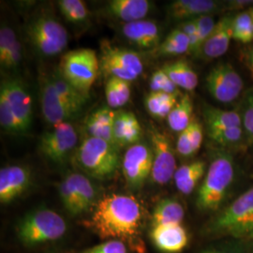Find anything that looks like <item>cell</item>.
Returning <instances> with one entry per match:
<instances>
[{
	"label": "cell",
	"mask_w": 253,
	"mask_h": 253,
	"mask_svg": "<svg viewBox=\"0 0 253 253\" xmlns=\"http://www.w3.org/2000/svg\"><path fill=\"white\" fill-rule=\"evenodd\" d=\"M117 113V111L103 107L91 114L86 121L87 131L91 137L102 139L110 144L116 145L114 141L113 128Z\"/></svg>",
	"instance_id": "cell-24"
},
{
	"label": "cell",
	"mask_w": 253,
	"mask_h": 253,
	"mask_svg": "<svg viewBox=\"0 0 253 253\" xmlns=\"http://www.w3.org/2000/svg\"><path fill=\"white\" fill-rule=\"evenodd\" d=\"M190 52V42L186 34L178 27L173 29L166 37L160 46L156 49V53L160 56L179 55Z\"/></svg>",
	"instance_id": "cell-31"
},
{
	"label": "cell",
	"mask_w": 253,
	"mask_h": 253,
	"mask_svg": "<svg viewBox=\"0 0 253 253\" xmlns=\"http://www.w3.org/2000/svg\"><path fill=\"white\" fill-rule=\"evenodd\" d=\"M100 68L108 78L115 77L131 83L143 73L144 64L140 54L134 51L105 43L102 46Z\"/></svg>",
	"instance_id": "cell-9"
},
{
	"label": "cell",
	"mask_w": 253,
	"mask_h": 253,
	"mask_svg": "<svg viewBox=\"0 0 253 253\" xmlns=\"http://www.w3.org/2000/svg\"><path fill=\"white\" fill-rule=\"evenodd\" d=\"M81 253H127V246L119 240H106L84 250Z\"/></svg>",
	"instance_id": "cell-41"
},
{
	"label": "cell",
	"mask_w": 253,
	"mask_h": 253,
	"mask_svg": "<svg viewBox=\"0 0 253 253\" xmlns=\"http://www.w3.org/2000/svg\"><path fill=\"white\" fill-rule=\"evenodd\" d=\"M22 60V45L12 28H0V65L2 69L13 70Z\"/></svg>",
	"instance_id": "cell-22"
},
{
	"label": "cell",
	"mask_w": 253,
	"mask_h": 253,
	"mask_svg": "<svg viewBox=\"0 0 253 253\" xmlns=\"http://www.w3.org/2000/svg\"><path fill=\"white\" fill-rule=\"evenodd\" d=\"M150 7L148 0H112L106 6V11L113 17L128 24L144 20Z\"/></svg>",
	"instance_id": "cell-20"
},
{
	"label": "cell",
	"mask_w": 253,
	"mask_h": 253,
	"mask_svg": "<svg viewBox=\"0 0 253 253\" xmlns=\"http://www.w3.org/2000/svg\"><path fill=\"white\" fill-rule=\"evenodd\" d=\"M66 232L67 223L63 217L47 208H40L28 213L16 227L19 240L27 247L58 240Z\"/></svg>",
	"instance_id": "cell-5"
},
{
	"label": "cell",
	"mask_w": 253,
	"mask_h": 253,
	"mask_svg": "<svg viewBox=\"0 0 253 253\" xmlns=\"http://www.w3.org/2000/svg\"></svg>",
	"instance_id": "cell-49"
},
{
	"label": "cell",
	"mask_w": 253,
	"mask_h": 253,
	"mask_svg": "<svg viewBox=\"0 0 253 253\" xmlns=\"http://www.w3.org/2000/svg\"><path fill=\"white\" fill-rule=\"evenodd\" d=\"M75 160L84 172L97 179L111 177L119 167L117 146L91 136L82 142Z\"/></svg>",
	"instance_id": "cell-6"
},
{
	"label": "cell",
	"mask_w": 253,
	"mask_h": 253,
	"mask_svg": "<svg viewBox=\"0 0 253 253\" xmlns=\"http://www.w3.org/2000/svg\"><path fill=\"white\" fill-rule=\"evenodd\" d=\"M198 253H251L246 240L231 238L224 242L212 245Z\"/></svg>",
	"instance_id": "cell-38"
},
{
	"label": "cell",
	"mask_w": 253,
	"mask_h": 253,
	"mask_svg": "<svg viewBox=\"0 0 253 253\" xmlns=\"http://www.w3.org/2000/svg\"><path fill=\"white\" fill-rule=\"evenodd\" d=\"M149 86L152 92H163L167 94H177L179 93L178 87L170 79L163 69L158 70L152 74L150 78Z\"/></svg>",
	"instance_id": "cell-39"
},
{
	"label": "cell",
	"mask_w": 253,
	"mask_h": 253,
	"mask_svg": "<svg viewBox=\"0 0 253 253\" xmlns=\"http://www.w3.org/2000/svg\"><path fill=\"white\" fill-rule=\"evenodd\" d=\"M209 137L217 144L223 146L233 145L239 143L243 136L242 126H233L219 129L208 130Z\"/></svg>",
	"instance_id": "cell-37"
},
{
	"label": "cell",
	"mask_w": 253,
	"mask_h": 253,
	"mask_svg": "<svg viewBox=\"0 0 253 253\" xmlns=\"http://www.w3.org/2000/svg\"><path fill=\"white\" fill-rule=\"evenodd\" d=\"M162 69L178 88L193 91L198 85L197 73L186 60L180 59L166 64Z\"/></svg>",
	"instance_id": "cell-25"
},
{
	"label": "cell",
	"mask_w": 253,
	"mask_h": 253,
	"mask_svg": "<svg viewBox=\"0 0 253 253\" xmlns=\"http://www.w3.org/2000/svg\"><path fill=\"white\" fill-rule=\"evenodd\" d=\"M100 61L94 50L82 48L64 54L60 60L58 73L68 83L86 97L96 81Z\"/></svg>",
	"instance_id": "cell-7"
},
{
	"label": "cell",
	"mask_w": 253,
	"mask_h": 253,
	"mask_svg": "<svg viewBox=\"0 0 253 253\" xmlns=\"http://www.w3.org/2000/svg\"><path fill=\"white\" fill-rule=\"evenodd\" d=\"M247 243L249 245V248H250V252L251 253H253V235L252 237H250L248 240H246Z\"/></svg>",
	"instance_id": "cell-47"
},
{
	"label": "cell",
	"mask_w": 253,
	"mask_h": 253,
	"mask_svg": "<svg viewBox=\"0 0 253 253\" xmlns=\"http://www.w3.org/2000/svg\"><path fill=\"white\" fill-rule=\"evenodd\" d=\"M75 190L79 199L82 213L88 211L96 205L97 191L88 177L80 172H71Z\"/></svg>",
	"instance_id": "cell-32"
},
{
	"label": "cell",
	"mask_w": 253,
	"mask_h": 253,
	"mask_svg": "<svg viewBox=\"0 0 253 253\" xmlns=\"http://www.w3.org/2000/svg\"><path fill=\"white\" fill-rule=\"evenodd\" d=\"M234 159L225 152L216 154L208 166L196 196V207L203 212L217 211L226 199L235 180Z\"/></svg>",
	"instance_id": "cell-3"
},
{
	"label": "cell",
	"mask_w": 253,
	"mask_h": 253,
	"mask_svg": "<svg viewBox=\"0 0 253 253\" xmlns=\"http://www.w3.org/2000/svg\"><path fill=\"white\" fill-rule=\"evenodd\" d=\"M233 39V18L224 16L217 21L215 28L202 47L199 56L211 60L226 54Z\"/></svg>",
	"instance_id": "cell-17"
},
{
	"label": "cell",
	"mask_w": 253,
	"mask_h": 253,
	"mask_svg": "<svg viewBox=\"0 0 253 253\" xmlns=\"http://www.w3.org/2000/svg\"><path fill=\"white\" fill-rule=\"evenodd\" d=\"M249 11H250V13H251V16H252V20H253V9H250V10H249Z\"/></svg>",
	"instance_id": "cell-48"
},
{
	"label": "cell",
	"mask_w": 253,
	"mask_h": 253,
	"mask_svg": "<svg viewBox=\"0 0 253 253\" xmlns=\"http://www.w3.org/2000/svg\"><path fill=\"white\" fill-rule=\"evenodd\" d=\"M130 82L109 77L105 84V98L110 108L123 107L130 99Z\"/></svg>",
	"instance_id": "cell-30"
},
{
	"label": "cell",
	"mask_w": 253,
	"mask_h": 253,
	"mask_svg": "<svg viewBox=\"0 0 253 253\" xmlns=\"http://www.w3.org/2000/svg\"><path fill=\"white\" fill-rule=\"evenodd\" d=\"M122 34L132 44L142 49H157L161 44L159 27L152 21L141 20L124 24Z\"/></svg>",
	"instance_id": "cell-18"
},
{
	"label": "cell",
	"mask_w": 253,
	"mask_h": 253,
	"mask_svg": "<svg viewBox=\"0 0 253 253\" xmlns=\"http://www.w3.org/2000/svg\"><path fill=\"white\" fill-rule=\"evenodd\" d=\"M40 100L44 120L53 126L63 122H69V119L79 113V111L71 106L57 93L50 77L42 82L41 85Z\"/></svg>",
	"instance_id": "cell-14"
},
{
	"label": "cell",
	"mask_w": 253,
	"mask_h": 253,
	"mask_svg": "<svg viewBox=\"0 0 253 253\" xmlns=\"http://www.w3.org/2000/svg\"><path fill=\"white\" fill-rule=\"evenodd\" d=\"M153 151L145 144H136L126 149L122 161V171L126 185L131 190L140 189L151 176Z\"/></svg>",
	"instance_id": "cell-12"
},
{
	"label": "cell",
	"mask_w": 253,
	"mask_h": 253,
	"mask_svg": "<svg viewBox=\"0 0 253 253\" xmlns=\"http://www.w3.org/2000/svg\"><path fill=\"white\" fill-rule=\"evenodd\" d=\"M114 141L117 146L139 144L143 129L135 115L130 112H118L114 121Z\"/></svg>",
	"instance_id": "cell-19"
},
{
	"label": "cell",
	"mask_w": 253,
	"mask_h": 253,
	"mask_svg": "<svg viewBox=\"0 0 253 253\" xmlns=\"http://www.w3.org/2000/svg\"><path fill=\"white\" fill-rule=\"evenodd\" d=\"M77 142L75 127L70 122H63L42 134L39 147L47 160L54 163H63L75 148Z\"/></svg>",
	"instance_id": "cell-11"
},
{
	"label": "cell",
	"mask_w": 253,
	"mask_h": 253,
	"mask_svg": "<svg viewBox=\"0 0 253 253\" xmlns=\"http://www.w3.org/2000/svg\"><path fill=\"white\" fill-rule=\"evenodd\" d=\"M178 28L181 29L189 39V42H190V52L189 53L198 56L199 55L198 32H197V27H196L194 19L185 21L184 23L181 24Z\"/></svg>",
	"instance_id": "cell-42"
},
{
	"label": "cell",
	"mask_w": 253,
	"mask_h": 253,
	"mask_svg": "<svg viewBox=\"0 0 253 253\" xmlns=\"http://www.w3.org/2000/svg\"><path fill=\"white\" fill-rule=\"evenodd\" d=\"M204 118L208 126V130L219 129L233 126H242L241 116L234 111H224L206 106L204 109Z\"/></svg>",
	"instance_id": "cell-28"
},
{
	"label": "cell",
	"mask_w": 253,
	"mask_h": 253,
	"mask_svg": "<svg viewBox=\"0 0 253 253\" xmlns=\"http://www.w3.org/2000/svg\"><path fill=\"white\" fill-rule=\"evenodd\" d=\"M196 27H197V32H198V44H199V55L202 50V47L205 44L211 33L213 32L216 22L210 15H203L197 18L194 19ZM198 55V56H199Z\"/></svg>",
	"instance_id": "cell-40"
},
{
	"label": "cell",
	"mask_w": 253,
	"mask_h": 253,
	"mask_svg": "<svg viewBox=\"0 0 253 253\" xmlns=\"http://www.w3.org/2000/svg\"><path fill=\"white\" fill-rule=\"evenodd\" d=\"M27 33L37 52L46 57L61 54L69 42L66 28L49 14H42L32 20L27 26Z\"/></svg>",
	"instance_id": "cell-8"
},
{
	"label": "cell",
	"mask_w": 253,
	"mask_h": 253,
	"mask_svg": "<svg viewBox=\"0 0 253 253\" xmlns=\"http://www.w3.org/2000/svg\"><path fill=\"white\" fill-rule=\"evenodd\" d=\"M57 5L64 17L73 24L80 25L88 20V9L82 0H59Z\"/></svg>",
	"instance_id": "cell-35"
},
{
	"label": "cell",
	"mask_w": 253,
	"mask_h": 253,
	"mask_svg": "<svg viewBox=\"0 0 253 253\" xmlns=\"http://www.w3.org/2000/svg\"><path fill=\"white\" fill-rule=\"evenodd\" d=\"M176 150L182 157H191L194 154L192 152V148L190 145V135L188 128L179 133L177 143H176Z\"/></svg>",
	"instance_id": "cell-44"
},
{
	"label": "cell",
	"mask_w": 253,
	"mask_h": 253,
	"mask_svg": "<svg viewBox=\"0 0 253 253\" xmlns=\"http://www.w3.org/2000/svg\"><path fill=\"white\" fill-rule=\"evenodd\" d=\"M219 3L213 0H176L168 9L169 15L174 20H192L216 11Z\"/></svg>",
	"instance_id": "cell-21"
},
{
	"label": "cell",
	"mask_w": 253,
	"mask_h": 253,
	"mask_svg": "<svg viewBox=\"0 0 253 253\" xmlns=\"http://www.w3.org/2000/svg\"><path fill=\"white\" fill-rule=\"evenodd\" d=\"M206 172V163L203 161H195L178 167L172 179L179 192L184 195H190L197 187L199 181L205 177Z\"/></svg>",
	"instance_id": "cell-23"
},
{
	"label": "cell",
	"mask_w": 253,
	"mask_h": 253,
	"mask_svg": "<svg viewBox=\"0 0 253 253\" xmlns=\"http://www.w3.org/2000/svg\"><path fill=\"white\" fill-rule=\"evenodd\" d=\"M233 39L241 43L253 42V20L250 11L240 12L233 18Z\"/></svg>",
	"instance_id": "cell-36"
},
{
	"label": "cell",
	"mask_w": 253,
	"mask_h": 253,
	"mask_svg": "<svg viewBox=\"0 0 253 253\" xmlns=\"http://www.w3.org/2000/svg\"><path fill=\"white\" fill-rule=\"evenodd\" d=\"M50 78L53 82L57 93L64 100L77 111H82V109L84 108L85 103L89 100V97L82 94L80 91L76 89L70 83L63 79L58 73Z\"/></svg>",
	"instance_id": "cell-33"
},
{
	"label": "cell",
	"mask_w": 253,
	"mask_h": 253,
	"mask_svg": "<svg viewBox=\"0 0 253 253\" xmlns=\"http://www.w3.org/2000/svg\"><path fill=\"white\" fill-rule=\"evenodd\" d=\"M31 184L30 170L22 165H9L0 170V202L9 204L27 191Z\"/></svg>",
	"instance_id": "cell-15"
},
{
	"label": "cell",
	"mask_w": 253,
	"mask_h": 253,
	"mask_svg": "<svg viewBox=\"0 0 253 253\" xmlns=\"http://www.w3.org/2000/svg\"><path fill=\"white\" fill-rule=\"evenodd\" d=\"M188 130H189L192 152L193 154H196L199 151L202 144H203V140H204L203 126L196 119H193L188 127Z\"/></svg>",
	"instance_id": "cell-43"
},
{
	"label": "cell",
	"mask_w": 253,
	"mask_h": 253,
	"mask_svg": "<svg viewBox=\"0 0 253 253\" xmlns=\"http://www.w3.org/2000/svg\"><path fill=\"white\" fill-rule=\"evenodd\" d=\"M142 220V207L136 198L112 193L97 202L84 224L101 239L119 240L143 253L145 245L140 236Z\"/></svg>",
	"instance_id": "cell-1"
},
{
	"label": "cell",
	"mask_w": 253,
	"mask_h": 253,
	"mask_svg": "<svg viewBox=\"0 0 253 253\" xmlns=\"http://www.w3.org/2000/svg\"><path fill=\"white\" fill-rule=\"evenodd\" d=\"M33 120L32 99L26 84L8 78L0 84V125L11 134H26Z\"/></svg>",
	"instance_id": "cell-2"
},
{
	"label": "cell",
	"mask_w": 253,
	"mask_h": 253,
	"mask_svg": "<svg viewBox=\"0 0 253 253\" xmlns=\"http://www.w3.org/2000/svg\"><path fill=\"white\" fill-rule=\"evenodd\" d=\"M149 135L153 146V167L150 178L155 184L163 186L173 178L177 169L174 150L168 137L156 127L150 128Z\"/></svg>",
	"instance_id": "cell-13"
},
{
	"label": "cell",
	"mask_w": 253,
	"mask_h": 253,
	"mask_svg": "<svg viewBox=\"0 0 253 253\" xmlns=\"http://www.w3.org/2000/svg\"><path fill=\"white\" fill-rule=\"evenodd\" d=\"M58 193L64 208L72 216L82 214L79 199L75 190L71 172L68 173L58 184Z\"/></svg>",
	"instance_id": "cell-34"
},
{
	"label": "cell",
	"mask_w": 253,
	"mask_h": 253,
	"mask_svg": "<svg viewBox=\"0 0 253 253\" xmlns=\"http://www.w3.org/2000/svg\"><path fill=\"white\" fill-rule=\"evenodd\" d=\"M185 210L177 200L166 198L160 201L152 213V226L182 224Z\"/></svg>",
	"instance_id": "cell-26"
},
{
	"label": "cell",
	"mask_w": 253,
	"mask_h": 253,
	"mask_svg": "<svg viewBox=\"0 0 253 253\" xmlns=\"http://www.w3.org/2000/svg\"><path fill=\"white\" fill-rule=\"evenodd\" d=\"M150 238L155 247L165 253H179L188 246L189 235L182 224L152 226Z\"/></svg>",
	"instance_id": "cell-16"
},
{
	"label": "cell",
	"mask_w": 253,
	"mask_h": 253,
	"mask_svg": "<svg viewBox=\"0 0 253 253\" xmlns=\"http://www.w3.org/2000/svg\"><path fill=\"white\" fill-rule=\"evenodd\" d=\"M177 94H167L163 92H150L145 98V108L150 116L157 119L167 118L176 105Z\"/></svg>",
	"instance_id": "cell-27"
},
{
	"label": "cell",
	"mask_w": 253,
	"mask_h": 253,
	"mask_svg": "<svg viewBox=\"0 0 253 253\" xmlns=\"http://www.w3.org/2000/svg\"><path fill=\"white\" fill-rule=\"evenodd\" d=\"M246 65L250 71V74L253 79V46H252L246 54Z\"/></svg>",
	"instance_id": "cell-46"
},
{
	"label": "cell",
	"mask_w": 253,
	"mask_h": 253,
	"mask_svg": "<svg viewBox=\"0 0 253 253\" xmlns=\"http://www.w3.org/2000/svg\"><path fill=\"white\" fill-rule=\"evenodd\" d=\"M206 86L215 100L227 104L238 98L244 83L231 64L221 63L209 72L206 77Z\"/></svg>",
	"instance_id": "cell-10"
},
{
	"label": "cell",
	"mask_w": 253,
	"mask_h": 253,
	"mask_svg": "<svg viewBox=\"0 0 253 253\" xmlns=\"http://www.w3.org/2000/svg\"><path fill=\"white\" fill-rule=\"evenodd\" d=\"M193 113L192 100L189 95H185L173 107L169 116L167 117L168 125L171 129L180 133L187 129L191 123Z\"/></svg>",
	"instance_id": "cell-29"
},
{
	"label": "cell",
	"mask_w": 253,
	"mask_h": 253,
	"mask_svg": "<svg viewBox=\"0 0 253 253\" xmlns=\"http://www.w3.org/2000/svg\"><path fill=\"white\" fill-rule=\"evenodd\" d=\"M215 237L248 240L253 235V187L223 208L205 230Z\"/></svg>",
	"instance_id": "cell-4"
},
{
	"label": "cell",
	"mask_w": 253,
	"mask_h": 253,
	"mask_svg": "<svg viewBox=\"0 0 253 253\" xmlns=\"http://www.w3.org/2000/svg\"><path fill=\"white\" fill-rule=\"evenodd\" d=\"M242 122L247 135L250 139H253V95L248 100Z\"/></svg>",
	"instance_id": "cell-45"
}]
</instances>
